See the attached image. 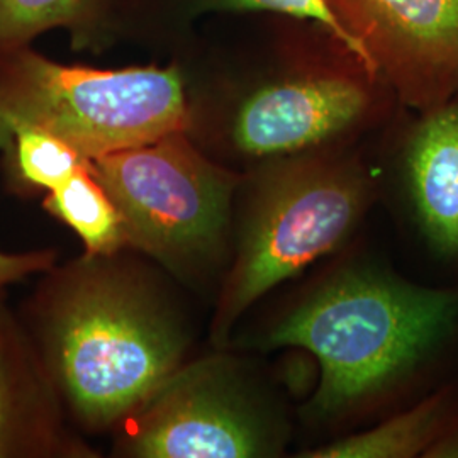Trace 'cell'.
<instances>
[{"instance_id":"1","label":"cell","mask_w":458,"mask_h":458,"mask_svg":"<svg viewBox=\"0 0 458 458\" xmlns=\"http://www.w3.org/2000/svg\"><path fill=\"white\" fill-rule=\"evenodd\" d=\"M228 346L297 350L316 384L297 406L306 448L374 425L458 377V282L421 284L377 257L363 236L285 284Z\"/></svg>"},{"instance_id":"2","label":"cell","mask_w":458,"mask_h":458,"mask_svg":"<svg viewBox=\"0 0 458 458\" xmlns=\"http://www.w3.org/2000/svg\"><path fill=\"white\" fill-rule=\"evenodd\" d=\"M185 289L131 248L55 263L17 310L82 435L114 433L191 359Z\"/></svg>"},{"instance_id":"3","label":"cell","mask_w":458,"mask_h":458,"mask_svg":"<svg viewBox=\"0 0 458 458\" xmlns=\"http://www.w3.org/2000/svg\"><path fill=\"white\" fill-rule=\"evenodd\" d=\"M378 204V168L352 145L265 160L240 172L231 257L213 299V346H228L255 306L360 238Z\"/></svg>"},{"instance_id":"4","label":"cell","mask_w":458,"mask_h":458,"mask_svg":"<svg viewBox=\"0 0 458 458\" xmlns=\"http://www.w3.org/2000/svg\"><path fill=\"white\" fill-rule=\"evenodd\" d=\"M89 168L114 200L128 248L214 299L231 257L240 172L187 131L90 158Z\"/></svg>"},{"instance_id":"5","label":"cell","mask_w":458,"mask_h":458,"mask_svg":"<svg viewBox=\"0 0 458 458\" xmlns=\"http://www.w3.org/2000/svg\"><path fill=\"white\" fill-rule=\"evenodd\" d=\"M183 361L115 429L126 458H278L291 450L297 408L255 352L213 346Z\"/></svg>"},{"instance_id":"6","label":"cell","mask_w":458,"mask_h":458,"mask_svg":"<svg viewBox=\"0 0 458 458\" xmlns=\"http://www.w3.org/2000/svg\"><path fill=\"white\" fill-rule=\"evenodd\" d=\"M30 128L90 160L189 131L191 102L177 68L98 70L56 64L30 45L0 49V151Z\"/></svg>"},{"instance_id":"7","label":"cell","mask_w":458,"mask_h":458,"mask_svg":"<svg viewBox=\"0 0 458 458\" xmlns=\"http://www.w3.org/2000/svg\"><path fill=\"white\" fill-rule=\"evenodd\" d=\"M393 92L365 70H319L246 90L223 126L226 153L243 172L265 160L346 147L384 121Z\"/></svg>"},{"instance_id":"8","label":"cell","mask_w":458,"mask_h":458,"mask_svg":"<svg viewBox=\"0 0 458 458\" xmlns=\"http://www.w3.org/2000/svg\"><path fill=\"white\" fill-rule=\"evenodd\" d=\"M395 100L425 111L458 94V0H327Z\"/></svg>"},{"instance_id":"9","label":"cell","mask_w":458,"mask_h":458,"mask_svg":"<svg viewBox=\"0 0 458 458\" xmlns=\"http://www.w3.org/2000/svg\"><path fill=\"white\" fill-rule=\"evenodd\" d=\"M380 204L431 262L458 282V94L418 111L380 170Z\"/></svg>"},{"instance_id":"10","label":"cell","mask_w":458,"mask_h":458,"mask_svg":"<svg viewBox=\"0 0 458 458\" xmlns=\"http://www.w3.org/2000/svg\"><path fill=\"white\" fill-rule=\"evenodd\" d=\"M66 414L33 342L0 297V458H98Z\"/></svg>"},{"instance_id":"11","label":"cell","mask_w":458,"mask_h":458,"mask_svg":"<svg viewBox=\"0 0 458 458\" xmlns=\"http://www.w3.org/2000/svg\"><path fill=\"white\" fill-rule=\"evenodd\" d=\"M458 421V377L374 425L299 450L302 458H425Z\"/></svg>"},{"instance_id":"12","label":"cell","mask_w":458,"mask_h":458,"mask_svg":"<svg viewBox=\"0 0 458 458\" xmlns=\"http://www.w3.org/2000/svg\"><path fill=\"white\" fill-rule=\"evenodd\" d=\"M41 204L49 216L81 238L85 253L106 255L128 248L114 200L94 177L89 162L65 183L43 196Z\"/></svg>"},{"instance_id":"13","label":"cell","mask_w":458,"mask_h":458,"mask_svg":"<svg viewBox=\"0 0 458 458\" xmlns=\"http://www.w3.org/2000/svg\"><path fill=\"white\" fill-rule=\"evenodd\" d=\"M4 182L19 197L47 196L87 165L79 149L43 130H19L0 151Z\"/></svg>"},{"instance_id":"14","label":"cell","mask_w":458,"mask_h":458,"mask_svg":"<svg viewBox=\"0 0 458 458\" xmlns=\"http://www.w3.org/2000/svg\"><path fill=\"white\" fill-rule=\"evenodd\" d=\"M92 0H0V49L28 47L39 34L72 26Z\"/></svg>"},{"instance_id":"15","label":"cell","mask_w":458,"mask_h":458,"mask_svg":"<svg viewBox=\"0 0 458 458\" xmlns=\"http://www.w3.org/2000/svg\"><path fill=\"white\" fill-rule=\"evenodd\" d=\"M221 4L228 9L240 11H270L285 16L308 19L321 24L327 33L336 38L344 45V49L357 60V64L370 75L377 79L369 62V56L357 38L350 33L342 21L333 11L327 0H221Z\"/></svg>"},{"instance_id":"16","label":"cell","mask_w":458,"mask_h":458,"mask_svg":"<svg viewBox=\"0 0 458 458\" xmlns=\"http://www.w3.org/2000/svg\"><path fill=\"white\" fill-rule=\"evenodd\" d=\"M56 262L58 253L53 248L30 250L21 253L0 250V297H5L11 285L33 276H41Z\"/></svg>"},{"instance_id":"17","label":"cell","mask_w":458,"mask_h":458,"mask_svg":"<svg viewBox=\"0 0 458 458\" xmlns=\"http://www.w3.org/2000/svg\"><path fill=\"white\" fill-rule=\"evenodd\" d=\"M425 458H458V421L431 445Z\"/></svg>"}]
</instances>
